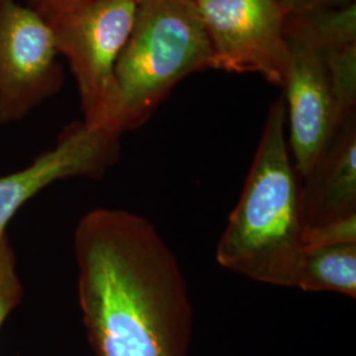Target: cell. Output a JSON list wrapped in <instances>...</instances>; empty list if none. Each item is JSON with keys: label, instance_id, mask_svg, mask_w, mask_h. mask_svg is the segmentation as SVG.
<instances>
[{"label": "cell", "instance_id": "obj_1", "mask_svg": "<svg viewBox=\"0 0 356 356\" xmlns=\"http://www.w3.org/2000/svg\"><path fill=\"white\" fill-rule=\"evenodd\" d=\"M78 302L94 356H188L193 306L177 259L144 216L95 209L74 232Z\"/></svg>", "mask_w": 356, "mask_h": 356}, {"label": "cell", "instance_id": "obj_2", "mask_svg": "<svg viewBox=\"0 0 356 356\" xmlns=\"http://www.w3.org/2000/svg\"><path fill=\"white\" fill-rule=\"evenodd\" d=\"M301 189L281 95L268 111L241 198L216 245V263L257 282L292 288L306 245Z\"/></svg>", "mask_w": 356, "mask_h": 356}, {"label": "cell", "instance_id": "obj_3", "mask_svg": "<svg viewBox=\"0 0 356 356\" xmlns=\"http://www.w3.org/2000/svg\"><path fill=\"white\" fill-rule=\"evenodd\" d=\"M211 45L193 0H136L115 66L120 134L143 126L181 79L211 69Z\"/></svg>", "mask_w": 356, "mask_h": 356}, {"label": "cell", "instance_id": "obj_4", "mask_svg": "<svg viewBox=\"0 0 356 356\" xmlns=\"http://www.w3.org/2000/svg\"><path fill=\"white\" fill-rule=\"evenodd\" d=\"M135 15L136 0H91L47 22L58 54L66 57L76 78L83 123L89 127L120 134L115 66Z\"/></svg>", "mask_w": 356, "mask_h": 356}, {"label": "cell", "instance_id": "obj_5", "mask_svg": "<svg viewBox=\"0 0 356 356\" xmlns=\"http://www.w3.org/2000/svg\"><path fill=\"white\" fill-rule=\"evenodd\" d=\"M211 45V69L256 73L282 86L288 15L277 0H193Z\"/></svg>", "mask_w": 356, "mask_h": 356}, {"label": "cell", "instance_id": "obj_6", "mask_svg": "<svg viewBox=\"0 0 356 356\" xmlns=\"http://www.w3.org/2000/svg\"><path fill=\"white\" fill-rule=\"evenodd\" d=\"M49 24L16 0H0V126L53 97L64 74Z\"/></svg>", "mask_w": 356, "mask_h": 356}, {"label": "cell", "instance_id": "obj_7", "mask_svg": "<svg viewBox=\"0 0 356 356\" xmlns=\"http://www.w3.org/2000/svg\"><path fill=\"white\" fill-rule=\"evenodd\" d=\"M288 67L284 78V101L288 144L293 165L301 179L312 172L326 151L339 119L322 53L300 38L286 36Z\"/></svg>", "mask_w": 356, "mask_h": 356}, {"label": "cell", "instance_id": "obj_8", "mask_svg": "<svg viewBox=\"0 0 356 356\" xmlns=\"http://www.w3.org/2000/svg\"><path fill=\"white\" fill-rule=\"evenodd\" d=\"M120 152V134L76 122L66 128L57 145L22 170L0 177V241L16 213L53 182L72 177L101 178Z\"/></svg>", "mask_w": 356, "mask_h": 356}, {"label": "cell", "instance_id": "obj_9", "mask_svg": "<svg viewBox=\"0 0 356 356\" xmlns=\"http://www.w3.org/2000/svg\"><path fill=\"white\" fill-rule=\"evenodd\" d=\"M302 182L306 227L356 214V116L337 129L326 151Z\"/></svg>", "mask_w": 356, "mask_h": 356}, {"label": "cell", "instance_id": "obj_10", "mask_svg": "<svg viewBox=\"0 0 356 356\" xmlns=\"http://www.w3.org/2000/svg\"><path fill=\"white\" fill-rule=\"evenodd\" d=\"M292 288L356 297V244L305 245L293 272Z\"/></svg>", "mask_w": 356, "mask_h": 356}, {"label": "cell", "instance_id": "obj_11", "mask_svg": "<svg viewBox=\"0 0 356 356\" xmlns=\"http://www.w3.org/2000/svg\"><path fill=\"white\" fill-rule=\"evenodd\" d=\"M285 35L305 41L321 53L356 44L355 1L321 13L288 16Z\"/></svg>", "mask_w": 356, "mask_h": 356}, {"label": "cell", "instance_id": "obj_12", "mask_svg": "<svg viewBox=\"0 0 356 356\" xmlns=\"http://www.w3.org/2000/svg\"><path fill=\"white\" fill-rule=\"evenodd\" d=\"M341 122L355 114L356 44L322 51Z\"/></svg>", "mask_w": 356, "mask_h": 356}, {"label": "cell", "instance_id": "obj_13", "mask_svg": "<svg viewBox=\"0 0 356 356\" xmlns=\"http://www.w3.org/2000/svg\"><path fill=\"white\" fill-rule=\"evenodd\" d=\"M23 300V285L16 269V256L10 238L0 241V329Z\"/></svg>", "mask_w": 356, "mask_h": 356}, {"label": "cell", "instance_id": "obj_14", "mask_svg": "<svg viewBox=\"0 0 356 356\" xmlns=\"http://www.w3.org/2000/svg\"><path fill=\"white\" fill-rule=\"evenodd\" d=\"M306 245L356 244V214L306 227Z\"/></svg>", "mask_w": 356, "mask_h": 356}, {"label": "cell", "instance_id": "obj_15", "mask_svg": "<svg viewBox=\"0 0 356 356\" xmlns=\"http://www.w3.org/2000/svg\"><path fill=\"white\" fill-rule=\"evenodd\" d=\"M288 16H304L347 6L355 0H277Z\"/></svg>", "mask_w": 356, "mask_h": 356}, {"label": "cell", "instance_id": "obj_16", "mask_svg": "<svg viewBox=\"0 0 356 356\" xmlns=\"http://www.w3.org/2000/svg\"><path fill=\"white\" fill-rule=\"evenodd\" d=\"M89 1L91 0H26V7L36 11L45 22H48Z\"/></svg>", "mask_w": 356, "mask_h": 356}]
</instances>
